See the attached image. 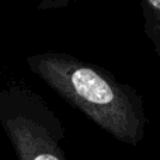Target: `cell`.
<instances>
[{"instance_id":"cell-1","label":"cell","mask_w":160,"mask_h":160,"mask_svg":"<svg viewBox=\"0 0 160 160\" xmlns=\"http://www.w3.org/2000/svg\"><path fill=\"white\" fill-rule=\"evenodd\" d=\"M31 69L91 121L129 145L143 138L145 117L139 100L101 69L65 53L28 59Z\"/></svg>"},{"instance_id":"cell-2","label":"cell","mask_w":160,"mask_h":160,"mask_svg":"<svg viewBox=\"0 0 160 160\" xmlns=\"http://www.w3.org/2000/svg\"><path fill=\"white\" fill-rule=\"evenodd\" d=\"M47 112L0 104L2 125L18 160H68L59 146L61 125Z\"/></svg>"},{"instance_id":"cell-3","label":"cell","mask_w":160,"mask_h":160,"mask_svg":"<svg viewBox=\"0 0 160 160\" xmlns=\"http://www.w3.org/2000/svg\"><path fill=\"white\" fill-rule=\"evenodd\" d=\"M149 2V4L152 6L153 8H156V10H160V0H148Z\"/></svg>"}]
</instances>
